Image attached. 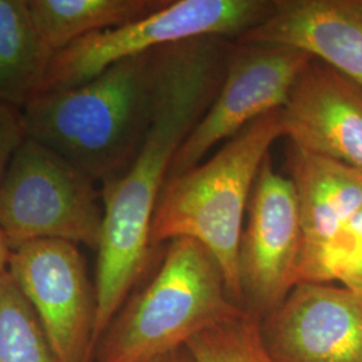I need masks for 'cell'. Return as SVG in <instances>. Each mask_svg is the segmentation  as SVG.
<instances>
[{
  "label": "cell",
  "mask_w": 362,
  "mask_h": 362,
  "mask_svg": "<svg viewBox=\"0 0 362 362\" xmlns=\"http://www.w3.org/2000/svg\"><path fill=\"white\" fill-rule=\"evenodd\" d=\"M231 43L204 37L160 49L152 127L128 169L103 182L95 346L148 267L152 220L172 160L218 94Z\"/></svg>",
  "instance_id": "1"
},
{
  "label": "cell",
  "mask_w": 362,
  "mask_h": 362,
  "mask_svg": "<svg viewBox=\"0 0 362 362\" xmlns=\"http://www.w3.org/2000/svg\"><path fill=\"white\" fill-rule=\"evenodd\" d=\"M160 49L116 62L70 89L43 91L23 109L27 137L94 181L124 173L155 117Z\"/></svg>",
  "instance_id": "2"
},
{
  "label": "cell",
  "mask_w": 362,
  "mask_h": 362,
  "mask_svg": "<svg viewBox=\"0 0 362 362\" xmlns=\"http://www.w3.org/2000/svg\"><path fill=\"white\" fill-rule=\"evenodd\" d=\"M279 137H284L279 110L259 117L197 167L167 179L152 220L153 248L179 238L203 245L219 262L228 293L242 308L243 220L259 170Z\"/></svg>",
  "instance_id": "3"
},
{
  "label": "cell",
  "mask_w": 362,
  "mask_h": 362,
  "mask_svg": "<svg viewBox=\"0 0 362 362\" xmlns=\"http://www.w3.org/2000/svg\"><path fill=\"white\" fill-rule=\"evenodd\" d=\"M245 310L219 262L194 239L168 242L151 282L124 303L97 345L98 362H146Z\"/></svg>",
  "instance_id": "4"
},
{
  "label": "cell",
  "mask_w": 362,
  "mask_h": 362,
  "mask_svg": "<svg viewBox=\"0 0 362 362\" xmlns=\"http://www.w3.org/2000/svg\"><path fill=\"white\" fill-rule=\"evenodd\" d=\"M94 182L65 157L27 137L0 184V233L8 248L61 239L97 250L104 207Z\"/></svg>",
  "instance_id": "5"
},
{
  "label": "cell",
  "mask_w": 362,
  "mask_h": 362,
  "mask_svg": "<svg viewBox=\"0 0 362 362\" xmlns=\"http://www.w3.org/2000/svg\"><path fill=\"white\" fill-rule=\"evenodd\" d=\"M272 8V0H167L155 13L86 35L55 52L45 91L76 88L122 59L185 40H235Z\"/></svg>",
  "instance_id": "6"
},
{
  "label": "cell",
  "mask_w": 362,
  "mask_h": 362,
  "mask_svg": "<svg viewBox=\"0 0 362 362\" xmlns=\"http://www.w3.org/2000/svg\"><path fill=\"white\" fill-rule=\"evenodd\" d=\"M306 52L275 45L233 40L218 94L173 157L168 177L204 161L219 144L286 104L297 78L309 64Z\"/></svg>",
  "instance_id": "7"
},
{
  "label": "cell",
  "mask_w": 362,
  "mask_h": 362,
  "mask_svg": "<svg viewBox=\"0 0 362 362\" xmlns=\"http://www.w3.org/2000/svg\"><path fill=\"white\" fill-rule=\"evenodd\" d=\"M8 272L37 313L61 362H91L95 354V286L78 247L40 239L13 250Z\"/></svg>",
  "instance_id": "8"
},
{
  "label": "cell",
  "mask_w": 362,
  "mask_h": 362,
  "mask_svg": "<svg viewBox=\"0 0 362 362\" xmlns=\"http://www.w3.org/2000/svg\"><path fill=\"white\" fill-rule=\"evenodd\" d=\"M303 233L294 182L266 157L247 208L239 246V279L246 310L263 320L299 284Z\"/></svg>",
  "instance_id": "9"
},
{
  "label": "cell",
  "mask_w": 362,
  "mask_h": 362,
  "mask_svg": "<svg viewBox=\"0 0 362 362\" xmlns=\"http://www.w3.org/2000/svg\"><path fill=\"white\" fill-rule=\"evenodd\" d=\"M272 362H362V293L300 282L260 320Z\"/></svg>",
  "instance_id": "10"
},
{
  "label": "cell",
  "mask_w": 362,
  "mask_h": 362,
  "mask_svg": "<svg viewBox=\"0 0 362 362\" xmlns=\"http://www.w3.org/2000/svg\"><path fill=\"white\" fill-rule=\"evenodd\" d=\"M284 137L362 172V88L311 58L279 109Z\"/></svg>",
  "instance_id": "11"
},
{
  "label": "cell",
  "mask_w": 362,
  "mask_h": 362,
  "mask_svg": "<svg viewBox=\"0 0 362 362\" xmlns=\"http://www.w3.org/2000/svg\"><path fill=\"white\" fill-rule=\"evenodd\" d=\"M233 42L300 50L362 88V16L349 0H272L270 13Z\"/></svg>",
  "instance_id": "12"
},
{
  "label": "cell",
  "mask_w": 362,
  "mask_h": 362,
  "mask_svg": "<svg viewBox=\"0 0 362 362\" xmlns=\"http://www.w3.org/2000/svg\"><path fill=\"white\" fill-rule=\"evenodd\" d=\"M287 170L303 233L299 284L315 282L325 254L362 208V172L291 144Z\"/></svg>",
  "instance_id": "13"
},
{
  "label": "cell",
  "mask_w": 362,
  "mask_h": 362,
  "mask_svg": "<svg viewBox=\"0 0 362 362\" xmlns=\"http://www.w3.org/2000/svg\"><path fill=\"white\" fill-rule=\"evenodd\" d=\"M54 54L27 0H0V104L23 110L40 95Z\"/></svg>",
  "instance_id": "14"
},
{
  "label": "cell",
  "mask_w": 362,
  "mask_h": 362,
  "mask_svg": "<svg viewBox=\"0 0 362 362\" xmlns=\"http://www.w3.org/2000/svg\"><path fill=\"white\" fill-rule=\"evenodd\" d=\"M165 3L167 0H27L35 26L54 52L86 35L155 13Z\"/></svg>",
  "instance_id": "15"
},
{
  "label": "cell",
  "mask_w": 362,
  "mask_h": 362,
  "mask_svg": "<svg viewBox=\"0 0 362 362\" xmlns=\"http://www.w3.org/2000/svg\"><path fill=\"white\" fill-rule=\"evenodd\" d=\"M0 362H61L8 270L0 278Z\"/></svg>",
  "instance_id": "16"
},
{
  "label": "cell",
  "mask_w": 362,
  "mask_h": 362,
  "mask_svg": "<svg viewBox=\"0 0 362 362\" xmlns=\"http://www.w3.org/2000/svg\"><path fill=\"white\" fill-rule=\"evenodd\" d=\"M192 362H272L260 334V318L240 311L194 337L185 346Z\"/></svg>",
  "instance_id": "17"
},
{
  "label": "cell",
  "mask_w": 362,
  "mask_h": 362,
  "mask_svg": "<svg viewBox=\"0 0 362 362\" xmlns=\"http://www.w3.org/2000/svg\"><path fill=\"white\" fill-rule=\"evenodd\" d=\"M315 282L362 293V208L325 254Z\"/></svg>",
  "instance_id": "18"
},
{
  "label": "cell",
  "mask_w": 362,
  "mask_h": 362,
  "mask_svg": "<svg viewBox=\"0 0 362 362\" xmlns=\"http://www.w3.org/2000/svg\"><path fill=\"white\" fill-rule=\"evenodd\" d=\"M26 139L23 110L10 105L0 104V184L13 156Z\"/></svg>",
  "instance_id": "19"
},
{
  "label": "cell",
  "mask_w": 362,
  "mask_h": 362,
  "mask_svg": "<svg viewBox=\"0 0 362 362\" xmlns=\"http://www.w3.org/2000/svg\"><path fill=\"white\" fill-rule=\"evenodd\" d=\"M10 254H11V250L8 248L6 240H4V236L0 233V278L4 272H7Z\"/></svg>",
  "instance_id": "20"
},
{
  "label": "cell",
  "mask_w": 362,
  "mask_h": 362,
  "mask_svg": "<svg viewBox=\"0 0 362 362\" xmlns=\"http://www.w3.org/2000/svg\"><path fill=\"white\" fill-rule=\"evenodd\" d=\"M182 350L184 349L177 350V351H173V353H169V354L157 357V358H153V360L146 362H180Z\"/></svg>",
  "instance_id": "21"
},
{
  "label": "cell",
  "mask_w": 362,
  "mask_h": 362,
  "mask_svg": "<svg viewBox=\"0 0 362 362\" xmlns=\"http://www.w3.org/2000/svg\"><path fill=\"white\" fill-rule=\"evenodd\" d=\"M350 6L362 16V0H349Z\"/></svg>",
  "instance_id": "22"
},
{
  "label": "cell",
  "mask_w": 362,
  "mask_h": 362,
  "mask_svg": "<svg viewBox=\"0 0 362 362\" xmlns=\"http://www.w3.org/2000/svg\"><path fill=\"white\" fill-rule=\"evenodd\" d=\"M180 362H192L191 357L188 356V353H187L185 349L182 350V353H181Z\"/></svg>",
  "instance_id": "23"
}]
</instances>
